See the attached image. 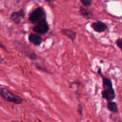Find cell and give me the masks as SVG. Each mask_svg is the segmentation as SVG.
Masks as SVG:
<instances>
[{"label": "cell", "instance_id": "22", "mask_svg": "<svg viewBox=\"0 0 122 122\" xmlns=\"http://www.w3.org/2000/svg\"><path fill=\"white\" fill-rule=\"evenodd\" d=\"M0 25H1V22H0Z\"/></svg>", "mask_w": 122, "mask_h": 122}, {"label": "cell", "instance_id": "3", "mask_svg": "<svg viewBox=\"0 0 122 122\" xmlns=\"http://www.w3.org/2000/svg\"><path fill=\"white\" fill-rule=\"evenodd\" d=\"M14 45H15V47L17 49V50H19L21 53H22L25 56L27 57L29 59L32 60H36L38 59L37 55L32 50H31L30 48H28L26 45L24 46L23 44L20 43L19 42H15Z\"/></svg>", "mask_w": 122, "mask_h": 122}, {"label": "cell", "instance_id": "2", "mask_svg": "<svg viewBox=\"0 0 122 122\" xmlns=\"http://www.w3.org/2000/svg\"><path fill=\"white\" fill-rule=\"evenodd\" d=\"M43 20H46V14L42 7L36 8L29 15V21L32 24L35 25Z\"/></svg>", "mask_w": 122, "mask_h": 122}, {"label": "cell", "instance_id": "8", "mask_svg": "<svg viewBox=\"0 0 122 122\" xmlns=\"http://www.w3.org/2000/svg\"><path fill=\"white\" fill-rule=\"evenodd\" d=\"M28 40L30 43H32V45L35 46H40L42 43V41H43L41 36H40L37 33H35V34L31 33L28 36Z\"/></svg>", "mask_w": 122, "mask_h": 122}, {"label": "cell", "instance_id": "16", "mask_svg": "<svg viewBox=\"0 0 122 122\" xmlns=\"http://www.w3.org/2000/svg\"><path fill=\"white\" fill-rule=\"evenodd\" d=\"M78 112L81 116H83V106L81 103H80L78 105Z\"/></svg>", "mask_w": 122, "mask_h": 122}, {"label": "cell", "instance_id": "12", "mask_svg": "<svg viewBox=\"0 0 122 122\" xmlns=\"http://www.w3.org/2000/svg\"><path fill=\"white\" fill-rule=\"evenodd\" d=\"M79 12H80V14L82 16L86 17H90L91 16H92V13L89 10H88L86 7H84L83 6L80 7V8H79Z\"/></svg>", "mask_w": 122, "mask_h": 122}, {"label": "cell", "instance_id": "1", "mask_svg": "<svg viewBox=\"0 0 122 122\" xmlns=\"http://www.w3.org/2000/svg\"><path fill=\"white\" fill-rule=\"evenodd\" d=\"M0 96L7 102L12 103L15 105H20L24 101L22 97L15 94L8 88L2 86H0Z\"/></svg>", "mask_w": 122, "mask_h": 122}, {"label": "cell", "instance_id": "7", "mask_svg": "<svg viewBox=\"0 0 122 122\" xmlns=\"http://www.w3.org/2000/svg\"><path fill=\"white\" fill-rule=\"evenodd\" d=\"M91 27L92 29L96 32H103L106 30H108V25L101 22V21H97V22H94L93 23H91Z\"/></svg>", "mask_w": 122, "mask_h": 122}, {"label": "cell", "instance_id": "19", "mask_svg": "<svg viewBox=\"0 0 122 122\" xmlns=\"http://www.w3.org/2000/svg\"><path fill=\"white\" fill-rule=\"evenodd\" d=\"M55 1V0H45V2H47L48 3H52V2H53Z\"/></svg>", "mask_w": 122, "mask_h": 122}, {"label": "cell", "instance_id": "9", "mask_svg": "<svg viewBox=\"0 0 122 122\" xmlns=\"http://www.w3.org/2000/svg\"><path fill=\"white\" fill-rule=\"evenodd\" d=\"M106 108H107V110L108 111H110V112H111L113 113H118V112H119L118 104H117L116 102H115L113 101H107Z\"/></svg>", "mask_w": 122, "mask_h": 122}, {"label": "cell", "instance_id": "11", "mask_svg": "<svg viewBox=\"0 0 122 122\" xmlns=\"http://www.w3.org/2000/svg\"><path fill=\"white\" fill-rule=\"evenodd\" d=\"M101 77H102V86L103 89L113 88V83L110 78L105 77L104 76H102Z\"/></svg>", "mask_w": 122, "mask_h": 122}, {"label": "cell", "instance_id": "21", "mask_svg": "<svg viewBox=\"0 0 122 122\" xmlns=\"http://www.w3.org/2000/svg\"><path fill=\"white\" fill-rule=\"evenodd\" d=\"M12 122H22V121H12Z\"/></svg>", "mask_w": 122, "mask_h": 122}, {"label": "cell", "instance_id": "6", "mask_svg": "<svg viewBox=\"0 0 122 122\" xmlns=\"http://www.w3.org/2000/svg\"><path fill=\"white\" fill-rule=\"evenodd\" d=\"M25 11L23 9H21L18 11L12 12L10 15V19L15 24H20L21 20L23 18H25Z\"/></svg>", "mask_w": 122, "mask_h": 122}, {"label": "cell", "instance_id": "15", "mask_svg": "<svg viewBox=\"0 0 122 122\" xmlns=\"http://www.w3.org/2000/svg\"><path fill=\"white\" fill-rule=\"evenodd\" d=\"M35 66H36V68H37V70H39V71H41L45 72V73H49V71H48L45 68H43V67H42L41 66H39L38 63H36V64H35Z\"/></svg>", "mask_w": 122, "mask_h": 122}, {"label": "cell", "instance_id": "10", "mask_svg": "<svg viewBox=\"0 0 122 122\" xmlns=\"http://www.w3.org/2000/svg\"><path fill=\"white\" fill-rule=\"evenodd\" d=\"M61 32L63 33V35H65L66 37H67L68 38H69L72 41H74L76 40V38L77 33L75 31H73V30L64 28V29H62Z\"/></svg>", "mask_w": 122, "mask_h": 122}, {"label": "cell", "instance_id": "5", "mask_svg": "<svg viewBox=\"0 0 122 122\" xmlns=\"http://www.w3.org/2000/svg\"><path fill=\"white\" fill-rule=\"evenodd\" d=\"M101 96L103 99L107 101H113L116 98V93L113 88L103 89L101 92Z\"/></svg>", "mask_w": 122, "mask_h": 122}, {"label": "cell", "instance_id": "14", "mask_svg": "<svg viewBox=\"0 0 122 122\" xmlns=\"http://www.w3.org/2000/svg\"><path fill=\"white\" fill-rule=\"evenodd\" d=\"M116 44L117 47H118L121 50V52H122V38H118V39H117L116 41Z\"/></svg>", "mask_w": 122, "mask_h": 122}, {"label": "cell", "instance_id": "4", "mask_svg": "<svg viewBox=\"0 0 122 122\" xmlns=\"http://www.w3.org/2000/svg\"><path fill=\"white\" fill-rule=\"evenodd\" d=\"M49 25L46 20H43L37 24L33 27V31L39 35H45L49 31Z\"/></svg>", "mask_w": 122, "mask_h": 122}, {"label": "cell", "instance_id": "18", "mask_svg": "<svg viewBox=\"0 0 122 122\" xmlns=\"http://www.w3.org/2000/svg\"><path fill=\"white\" fill-rule=\"evenodd\" d=\"M0 48H2V49H4L5 50H7V48H6L2 43H0Z\"/></svg>", "mask_w": 122, "mask_h": 122}, {"label": "cell", "instance_id": "13", "mask_svg": "<svg viewBox=\"0 0 122 122\" xmlns=\"http://www.w3.org/2000/svg\"><path fill=\"white\" fill-rule=\"evenodd\" d=\"M81 2L83 7H90L92 5L93 1L92 0H81Z\"/></svg>", "mask_w": 122, "mask_h": 122}, {"label": "cell", "instance_id": "20", "mask_svg": "<svg viewBox=\"0 0 122 122\" xmlns=\"http://www.w3.org/2000/svg\"><path fill=\"white\" fill-rule=\"evenodd\" d=\"M2 62H3V59H2V56L0 55V63H2Z\"/></svg>", "mask_w": 122, "mask_h": 122}, {"label": "cell", "instance_id": "17", "mask_svg": "<svg viewBox=\"0 0 122 122\" xmlns=\"http://www.w3.org/2000/svg\"><path fill=\"white\" fill-rule=\"evenodd\" d=\"M98 73L101 76H103V75L102 74V71H101V68H98Z\"/></svg>", "mask_w": 122, "mask_h": 122}]
</instances>
